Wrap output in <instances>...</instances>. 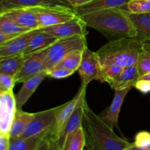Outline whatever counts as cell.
Listing matches in <instances>:
<instances>
[{
	"instance_id": "e575fe53",
	"label": "cell",
	"mask_w": 150,
	"mask_h": 150,
	"mask_svg": "<svg viewBox=\"0 0 150 150\" xmlns=\"http://www.w3.org/2000/svg\"><path fill=\"white\" fill-rule=\"evenodd\" d=\"M10 142V135L1 134L0 136V150H9Z\"/></svg>"
},
{
	"instance_id": "f546056e",
	"label": "cell",
	"mask_w": 150,
	"mask_h": 150,
	"mask_svg": "<svg viewBox=\"0 0 150 150\" xmlns=\"http://www.w3.org/2000/svg\"><path fill=\"white\" fill-rule=\"evenodd\" d=\"M125 67L116 64H110V65L103 67V81L102 82H105L109 84L111 81L117 79Z\"/></svg>"
},
{
	"instance_id": "7c38bea8",
	"label": "cell",
	"mask_w": 150,
	"mask_h": 150,
	"mask_svg": "<svg viewBox=\"0 0 150 150\" xmlns=\"http://www.w3.org/2000/svg\"><path fill=\"white\" fill-rule=\"evenodd\" d=\"M86 88H87V86H85V85H81L80 89L78 91L76 96L71 100L68 101L65 104H63V105H61L57 114L55 123H54V126H53L52 129H51V139L55 141L57 140L59 135L61 134L66 122L69 120V118L71 117L73 113L74 112L75 109L76 108V105H77L78 103H79V99H80L83 90L86 89Z\"/></svg>"
},
{
	"instance_id": "f6af8a7d",
	"label": "cell",
	"mask_w": 150,
	"mask_h": 150,
	"mask_svg": "<svg viewBox=\"0 0 150 150\" xmlns=\"http://www.w3.org/2000/svg\"><path fill=\"white\" fill-rule=\"evenodd\" d=\"M87 150H89V149H87Z\"/></svg>"
},
{
	"instance_id": "4316f807",
	"label": "cell",
	"mask_w": 150,
	"mask_h": 150,
	"mask_svg": "<svg viewBox=\"0 0 150 150\" xmlns=\"http://www.w3.org/2000/svg\"><path fill=\"white\" fill-rule=\"evenodd\" d=\"M120 8L129 13H150V0H130Z\"/></svg>"
},
{
	"instance_id": "f35d334b",
	"label": "cell",
	"mask_w": 150,
	"mask_h": 150,
	"mask_svg": "<svg viewBox=\"0 0 150 150\" xmlns=\"http://www.w3.org/2000/svg\"><path fill=\"white\" fill-rule=\"evenodd\" d=\"M48 150H59V147H58V146H57V142H56V141L54 140V139H51V145H50L49 149H48Z\"/></svg>"
},
{
	"instance_id": "d4e9b609",
	"label": "cell",
	"mask_w": 150,
	"mask_h": 150,
	"mask_svg": "<svg viewBox=\"0 0 150 150\" xmlns=\"http://www.w3.org/2000/svg\"><path fill=\"white\" fill-rule=\"evenodd\" d=\"M29 31L32 30L20 26L13 20L3 15H0V32L11 36H17Z\"/></svg>"
},
{
	"instance_id": "ac0fdd59",
	"label": "cell",
	"mask_w": 150,
	"mask_h": 150,
	"mask_svg": "<svg viewBox=\"0 0 150 150\" xmlns=\"http://www.w3.org/2000/svg\"><path fill=\"white\" fill-rule=\"evenodd\" d=\"M58 40L48 32L36 29L34 31L23 54H31L42 51L53 45Z\"/></svg>"
},
{
	"instance_id": "30bf717a",
	"label": "cell",
	"mask_w": 150,
	"mask_h": 150,
	"mask_svg": "<svg viewBox=\"0 0 150 150\" xmlns=\"http://www.w3.org/2000/svg\"><path fill=\"white\" fill-rule=\"evenodd\" d=\"M16 110V97L13 91H4L0 94V133L10 135Z\"/></svg>"
},
{
	"instance_id": "836d02e7",
	"label": "cell",
	"mask_w": 150,
	"mask_h": 150,
	"mask_svg": "<svg viewBox=\"0 0 150 150\" xmlns=\"http://www.w3.org/2000/svg\"><path fill=\"white\" fill-rule=\"evenodd\" d=\"M135 88L140 91L142 93L148 94L150 92V81H149L139 79L135 85Z\"/></svg>"
},
{
	"instance_id": "2e32d148",
	"label": "cell",
	"mask_w": 150,
	"mask_h": 150,
	"mask_svg": "<svg viewBox=\"0 0 150 150\" xmlns=\"http://www.w3.org/2000/svg\"><path fill=\"white\" fill-rule=\"evenodd\" d=\"M34 31H29L8 40L0 45V57H11L23 53Z\"/></svg>"
},
{
	"instance_id": "8fae6325",
	"label": "cell",
	"mask_w": 150,
	"mask_h": 150,
	"mask_svg": "<svg viewBox=\"0 0 150 150\" xmlns=\"http://www.w3.org/2000/svg\"><path fill=\"white\" fill-rule=\"evenodd\" d=\"M87 26L79 16L69 21L54 26L40 28V30L46 32L58 39L69 38L74 35H86Z\"/></svg>"
},
{
	"instance_id": "ee69618b",
	"label": "cell",
	"mask_w": 150,
	"mask_h": 150,
	"mask_svg": "<svg viewBox=\"0 0 150 150\" xmlns=\"http://www.w3.org/2000/svg\"><path fill=\"white\" fill-rule=\"evenodd\" d=\"M1 133H0V136H1Z\"/></svg>"
},
{
	"instance_id": "ffe728a7",
	"label": "cell",
	"mask_w": 150,
	"mask_h": 150,
	"mask_svg": "<svg viewBox=\"0 0 150 150\" xmlns=\"http://www.w3.org/2000/svg\"><path fill=\"white\" fill-rule=\"evenodd\" d=\"M129 0H93L88 4L74 8L79 16L86 13L110 8H120L127 3Z\"/></svg>"
},
{
	"instance_id": "b9f144b4",
	"label": "cell",
	"mask_w": 150,
	"mask_h": 150,
	"mask_svg": "<svg viewBox=\"0 0 150 150\" xmlns=\"http://www.w3.org/2000/svg\"><path fill=\"white\" fill-rule=\"evenodd\" d=\"M4 11L5 10H4V5H3V1L2 0H0V15L2 14Z\"/></svg>"
},
{
	"instance_id": "7bdbcfd3",
	"label": "cell",
	"mask_w": 150,
	"mask_h": 150,
	"mask_svg": "<svg viewBox=\"0 0 150 150\" xmlns=\"http://www.w3.org/2000/svg\"><path fill=\"white\" fill-rule=\"evenodd\" d=\"M4 89H3V87H2V86H1V83H0V94L1 93H2L3 92H4Z\"/></svg>"
},
{
	"instance_id": "f1b7e54d",
	"label": "cell",
	"mask_w": 150,
	"mask_h": 150,
	"mask_svg": "<svg viewBox=\"0 0 150 150\" xmlns=\"http://www.w3.org/2000/svg\"><path fill=\"white\" fill-rule=\"evenodd\" d=\"M86 146V139L83 125L74 133L67 142L63 150H83Z\"/></svg>"
},
{
	"instance_id": "484cf974",
	"label": "cell",
	"mask_w": 150,
	"mask_h": 150,
	"mask_svg": "<svg viewBox=\"0 0 150 150\" xmlns=\"http://www.w3.org/2000/svg\"><path fill=\"white\" fill-rule=\"evenodd\" d=\"M83 50H76L72 51L71 53L67 54L57 66L72 70L75 72L77 71L81 64Z\"/></svg>"
},
{
	"instance_id": "ba28073f",
	"label": "cell",
	"mask_w": 150,
	"mask_h": 150,
	"mask_svg": "<svg viewBox=\"0 0 150 150\" xmlns=\"http://www.w3.org/2000/svg\"><path fill=\"white\" fill-rule=\"evenodd\" d=\"M86 89H84L79 99L76 108L74 112L69 118L66 122L61 134L59 135L57 140L56 141L59 150L64 149V146L69 140L71 139L74 133L82 127L83 120V109H84V103L86 99Z\"/></svg>"
},
{
	"instance_id": "ab89813d",
	"label": "cell",
	"mask_w": 150,
	"mask_h": 150,
	"mask_svg": "<svg viewBox=\"0 0 150 150\" xmlns=\"http://www.w3.org/2000/svg\"><path fill=\"white\" fill-rule=\"evenodd\" d=\"M126 150H150V149H144V148L139 147V146H137L136 145H135L134 143H133L131 146H129V147Z\"/></svg>"
},
{
	"instance_id": "9c48e42d",
	"label": "cell",
	"mask_w": 150,
	"mask_h": 150,
	"mask_svg": "<svg viewBox=\"0 0 150 150\" xmlns=\"http://www.w3.org/2000/svg\"><path fill=\"white\" fill-rule=\"evenodd\" d=\"M47 48L32 54L24 62L19 71L15 76L16 83H23L27 79L46 71L45 55Z\"/></svg>"
},
{
	"instance_id": "4fadbf2b",
	"label": "cell",
	"mask_w": 150,
	"mask_h": 150,
	"mask_svg": "<svg viewBox=\"0 0 150 150\" xmlns=\"http://www.w3.org/2000/svg\"><path fill=\"white\" fill-rule=\"evenodd\" d=\"M132 88L117 89L115 90L114 98L111 105L105 108L99 114V117L104 122L110 127L114 129L117 127L118 128V120L121 108L125 99Z\"/></svg>"
},
{
	"instance_id": "8d00e7d4",
	"label": "cell",
	"mask_w": 150,
	"mask_h": 150,
	"mask_svg": "<svg viewBox=\"0 0 150 150\" xmlns=\"http://www.w3.org/2000/svg\"><path fill=\"white\" fill-rule=\"evenodd\" d=\"M51 133L42 141V143L39 146V147L37 149V150H48L49 149L50 145H51Z\"/></svg>"
},
{
	"instance_id": "603a6c76",
	"label": "cell",
	"mask_w": 150,
	"mask_h": 150,
	"mask_svg": "<svg viewBox=\"0 0 150 150\" xmlns=\"http://www.w3.org/2000/svg\"><path fill=\"white\" fill-rule=\"evenodd\" d=\"M137 31L136 39L150 41V13L134 14L127 13Z\"/></svg>"
},
{
	"instance_id": "8992f818",
	"label": "cell",
	"mask_w": 150,
	"mask_h": 150,
	"mask_svg": "<svg viewBox=\"0 0 150 150\" xmlns=\"http://www.w3.org/2000/svg\"><path fill=\"white\" fill-rule=\"evenodd\" d=\"M35 13L40 28L54 26L69 21L77 18L78 15L73 7L67 8H47L35 7L30 8Z\"/></svg>"
},
{
	"instance_id": "3957f363",
	"label": "cell",
	"mask_w": 150,
	"mask_h": 150,
	"mask_svg": "<svg viewBox=\"0 0 150 150\" xmlns=\"http://www.w3.org/2000/svg\"><path fill=\"white\" fill-rule=\"evenodd\" d=\"M144 41L136 38H122L109 41L96 51L101 66L116 64L122 67L137 64Z\"/></svg>"
},
{
	"instance_id": "277c9868",
	"label": "cell",
	"mask_w": 150,
	"mask_h": 150,
	"mask_svg": "<svg viewBox=\"0 0 150 150\" xmlns=\"http://www.w3.org/2000/svg\"><path fill=\"white\" fill-rule=\"evenodd\" d=\"M86 47H88L86 35H74L59 39L47 48L45 55L46 71L56 67L72 51L83 50Z\"/></svg>"
},
{
	"instance_id": "60d3db41",
	"label": "cell",
	"mask_w": 150,
	"mask_h": 150,
	"mask_svg": "<svg viewBox=\"0 0 150 150\" xmlns=\"http://www.w3.org/2000/svg\"><path fill=\"white\" fill-rule=\"evenodd\" d=\"M144 79V80L149 81H150V73H147L146 74L142 75V76H140V79Z\"/></svg>"
},
{
	"instance_id": "bcb514c9",
	"label": "cell",
	"mask_w": 150,
	"mask_h": 150,
	"mask_svg": "<svg viewBox=\"0 0 150 150\" xmlns=\"http://www.w3.org/2000/svg\"><path fill=\"white\" fill-rule=\"evenodd\" d=\"M129 1H130V0H129Z\"/></svg>"
},
{
	"instance_id": "6da1fadb",
	"label": "cell",
	"mask_w": 150,
	"mask_h": 150,
	"mask_svg": "<svg viewBox=\"0 0 150 150\" xmlns=\"http://www.w3.org/2000/svg\"><path fill=\"white\" fill-rule=\"evenodd\" d=\"M87 27L100 32L109 41L122 38H136V26L127 12L110 8L80 16Z\"/></svg>"
},
{
	"instance_id": "d6a6232c",
	"label": "cell",
	"mask_w": 150,
	"mask_h": 150,
	"mask_svg": "<svg viewBox=\"0 0 150 150\" xmlns=\"http://www.w3.org/2000/svg\"><path fill=\"white\" fill-rule=\"evenodd\" d=\"M0 83L5 91H13L16 82L14 76L0 73Z\"/></svg>"
},
{
	"instance_id": "74e56055",
	"label": "cell",
	"mask_w": 150,
	"mask_h": 150,
	"mask_svg": "<svg viewBox=\"0 0 150 150\" xmlns=\"http://www.w3.org/2000/svg\"><path fill=\"white\" fill-rule=\"evenodd\" d=\"M14 37L16 36H11V35H6V34H4L3 32H0V45L4 43V42H5L6 41L8 40L14 38Z\"/></svg>"
},
{
	"instance_id": "d590c367",
	"label": "cell",
	"mask_w": 150,
	"mask_h": 150,
	"mask_svg": "<svg viewBox=\"0 0 150 150\" xmlns=\"http://www.w3.org/2000/svg\"><path fill=\"white\" fill-rule=\"evenodd\" d=\"M92 1H93V0H67L69 4L73 9L76 8V7L83 6L86 4H88V3L91 2Z\"/></svg>"
},
{
	"instance_id": "9a60e30c",
	"label": "cell",
	"mask_w": 150,
	"mask_h": 150,
	"mask_svg": "<svg viewBox=\"0 0 150 150\" xmlns=\"http://www.w3.org/2000/svg\"><path fill=\"white\" fill-rule=\"evenodd\" d=\"M1 15L9 18L20 26L29 30H36L40 29L36 15L30 8L13 9L7 10Z\"/></svg>"
},
{
	"instance_id": "83f0119b",
	"label": "cell",
	"mask_w": 150,
	"mask_h": 150,
	"mask_svg": "<svg viewBox=\"0 0 150 150\" xmlns=\"http://www.w3.org/2000/svg\"><path fill=\"white\" fill-rule=\"evenodd\" d=\"M137 65L140 76L150 73V41L144 42V45L139 56Z\"/></svg>"
},
{
	"instance_id": "5b68a950",
	"label": "cell",
	"mask_w": 150,
	"mask_h": 150,
	"mask_svg": "<svg viewBox=\"0 0 150 150\" xmlns=\"http://www.w3.org/2000/svg\"><path fill=\"white\" fill-rule=\"evenodd\" d=\"M81 79V84L87 86L93 81H103V69L99 57L88 47L83 51L81 64L78 70Z\"/></svg>"
},
{
	"instance_id": "52a82bcc",
	"label": "cell",
	"mask_w": 150,
	"mask_h": 150,
	"mask_svg": "<svg viewBox=\"0 0 150 150\" xmlns=\"http://www.w3.org/2000/svg\"><path fill=\"white\" fill-rule=\"evenodd\" d=\"M61 105L51 109L35 113V116L18 139H26L51 130L56 121L57 114Z\"/></svg>"
},
{
	"instance_id": "4dcf8cb0",
	"label": "cell",
	"mask_w": 150,
	"mask_h": 150,
	"mask_svg": "<svg viewBox=\"0 0 150 150\" xmlns=\"http://www.w3.org/2000/svg\"><path fill=\"white\" fill-rule=\"evenodd\" d=\"M47 74L48 77L56 79H63L72 76L75 71L69 69L64 68L62 67H54L51 70H47Z\"/></svg>"
},
{
	"instance_id": "d6986e66",
	"label": "cell",
	"mask_w": 150,
	"mask_h": 150,
	"mask_svg": "<svg viewBox=\"0 0 150 150\" xmlns=\"http://www.w3.org/2000/svg\"><path fill=\"white\" fill-rule=\"evenodd\" d=\"M140 73L137 64L125 67L118 77L109 83L114 90L135 87V85L140 79Z\"/></svg>"
},
{
	"instance_id": "44dd1931",
	"label": "cell",
	"mask_w": 150,
	"mask_h": 150,
	"mask_svg": "<svg viewBox=\"0 0 150 150\" xmlns=\"http://www.w3.org/2000/svg\"><path fill=\"white\" fill-rule=\"evenodd\" d=\"M32 54L23 53L11 57H0V73L14 76L17 74L24 62Z\"/></svg>"
},
{
	"instance_id": "7402d4cb",
	"label": "cell",
	"mask_w": 150,
	"mask_h": 150,
	"mask_svg": "<svg viewBox=\"0 0 150 150\" xmlns=\"http://www.w3.org/2000/svg\"><path fill=\"white\" fill-rule=\"evenodd\" d=\"M51 130L26 139H10L9 150H37Z\"/></svg>"
},
{
	"instance_id": "e0dca14e",
	"label": "cell",
	"mask_w": 150,
	"mask_h": 150,
	"mask_svg": "<svg viewBox=\"0 0 150 150\" xmlns=\"http://www.w3.org/2000/svg\"><path fill=\"white\" fill-rule=\"evenodd\" d=\"M46 77H48L47 72L44 71L23 82V86L19 90L18 93L15 95L17 109H21L23 108V105L26 103L40 84Z\"/></svg>"
},
{
	"instance_id": "cb8c5ba5",
	"label": "cell",
	"mask_w": 150,
	"mask_h": 150,
	"mask_svg": "<svg viewBox=\"0 0 150 150\" xmlns=\"http://www.w3.org/2000/svg\"><path fill=\"white\" fill-rule=\"evenodd\" d=\"M34 116L35 113L26 112L21 109L16 110L10 131V139H18L20 137Z\"/></svg>"
},
{
	"instance_id": "7a4b0ae2",
	"label": "cell",
	"mask_w": 150,
	"mask_h": 150,
	"mask_svg": "<svg viewBox=\"0 0 150 150\" xmlns=\"http://www.w3.org/2000/svg\"><path fill=\"white\" fill-rule=\"evenodd\" d=\"M82 125L85 133L86 146L89 150H126L133 144L117 136L114 129L105 124L91 109L86 100Z\"/></svg>"
},
{
	"instance_id": "5bb4252c",
	"label": "cell",
	"mask_w": 150,
	"mask_h": 150,
	"mask_svg": "<svg viewBox=\"0 0 150 150\" xmlns=\"http://www.w3.org/2000/svg\"><path fill=\"white\" fill-rule=\"evenodd\" d=\"M5 11L19 8H67L72 7L67 0H2ZM4 11V12H5Z\"/></svg>"
},
{
	"instance_id": "1f68e13d",
	"label": "cell",
	"mask_w": 150,
	"mask_h": 150,
	"mask_svg": "<svg viewBox=\"0 0 150 150\" xmlns=\"http://www.w3.org/2000/svg\"><path fill=\"white\" fill-rule=\"evenodd\" d=\"M134 144L139 147L150 149V133L147 131H140L135 137Z\"/></svg>"
}]
</instances>
